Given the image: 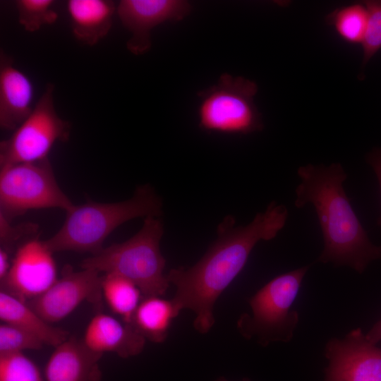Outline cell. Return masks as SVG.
Wrapping results in <instances>:
<instances>
[{"label": "cell", "instance_id": "6da1fadb", "mask_svg": "<svg viewBox=\"0 0 381 381\" xmlns=\"http://www.w3.org/2000/svg\"><path fill=\"white\" fill-rule=\"evenodd\" d=\"M287 208L271 202L244 226H236L228 216L217 227V237L205 254L193 266L171 269L167 274L176 287L171 299L177 309L193 310L194 328L207 333L214 324V306L222 292L246 265L255 246L275 238L288 219Z\"/></svg>", "mask_w": 381, "mask_h": 381}, {"label": "cell", "instance_id": "7a4b0ae2", "mask_svg": "<svg viewBox=\"0 0 381 381\" xmlns=\"http://www.w3.org/2000/svg\"><path fill=\"white\" fill-rule=\"evenodd\" d=\"M301 179L294 205L310 204L315 210L324 240L316 262L347 266L363 273L374 260H381V246L373 244L345 193L347 174L341 164H308L298 168Z\"/></svg>", "mask_w": 381, "mask_h": 381}, {"label": "cell", "instance_id": "3957f363", "mask_svg": "<svg viewBox=\"0 0 381 381\" xmlns=\"http://www.w3.org/2000/svg\"><path fill=\"white\" fill-rule=\"evenodd\" d=\"M162 201L150 185H143L133 196L116 202L88 201L66 212L60 229L44 241L54 253L61 251H100L108 236L123 223L139 217H160Z\"/></svg>", "mask_w": 381, "mask_h": 381}, {"label": "cell", "instance_id": "277c9868", "mask_svg": "<svg viewBox=\"0 0 381 381\" xmlns=\"http://www.w3.org/2000/svg\"><path fill=\"white\" fill-rule=\"evenodd\" d=\"M164 224L159 217L145 218L140 229L128 240L103 248L80 263L81 268L113 273L133 282L143 296H162L170 283L160 250Z\"/></svg>", "mask_w": 381, "mask_h": 381}, {"label": "cell", "instance_id": "5b68a950", "mask_svg": "<svg viewBox=\"0 0 381 381\" xmlns=\"http://www.w3.org/2000/svg\"><path fill=\"white\" fill-rule=\"evenodd\" d=\"M309 267L303 266L275 277L249 298L251 313L241 315L237 322L243 337L255 339L263 346L292 339L299 314L291 306Z\"/></svg>", "mask_w": 381, "mask_h": 381}, {"label": "cell", "instance_id": "8992f818", "mask_svg": "<svg viewBox=\"0 0 381 381\" xmlns=\"http://www.w3.org/2000/svg\"><path fill=\"white\" fill-rule=\"evenodd\" d=\"M257 84L223 73L217 83L198 92V127L208 133L246 135L263 128L254 97Z\"/></svg>", "mask_w": 381, "mask_h": 381}, {"label": "cell", "instance_id": "52a82bcc", "mask_svg": "<svg viewBox=\"0 0 381 381\" xmlns=\"http://www.w3.org/2000/svg\"><path fill=\"white\" fill-rule=\"evenodd\" d=\"M74 206L59 187L48 158L1 167L0 214L8 220L30 210L58 208L67 212Z\"/></svg>", "mask_w": 381, "mask_h": 381}, {"label": "cell", "instance_id": "ba28073f", "mask_svg": "<svg viewBox=\"0 0 381 381\" xmlns=\"http://www.w3.org/2000/svg\"><path fill=\"white\" fill-rule=\"evenodd\" d=\"M54 90L48 83L28 117L1 142V167L47 159L56 142L69 138L71 126L56 112Z\"/></svg>", "mask_w": 381, "mask_h": 381}, {"label": "cell", "instance_id": "9c48e42d", "mask_svg": "<svg viewBox=\"0 0 381 381\" xmlns=\"http://www.w3.org/2000/svg\"><path fill=\"white\" fill-rule=\"evenodd\" d=\"M101 281L97 271L83 268L75 271L66 265L61 277L44 293L26 303L47 322H57L84 301L100 307Z\"/></svg>", "mask_w": 381, "mask_h": 381}, {"label": "cell", "instance_id": "30bf717a", "mask_svg": "<svg viewBox=\"0 0 381 381\" xmlns=\"http://www.w3.org/2000/svg\"><path fill=\"white\" fill-rule=\"evenodd\" d=\"M325 355L329 365L324 381H381V349L361 328L329 340Z\"/></svg>", "mask_w": 381, "mask_h": 381}, {"label": "cell", "instance_id": "8fae6325", "mask_svg": "<svg viewBox=\"0 0 381 381\" xmlns=\"http://www.w3.org/2000/svg\"><path fill=\"white\" fill-rule=\"evenodd\" d=\"M53 253L44 241L31 239L16 252L1 291L28 302L44 293L58 279Z\"/></svg>", "mask_w": 381, "mask_h": 381}, {"label": "cell", "instance_id": "7c38bea8", "mask_svg": "<svg viewBox=\"0 0 381 381\" xmlns=\"http://www.w3.org/2000/svg\"><path fill=\"white\" fill-rule=\"evenodd\" d=\"M190 4L181 0H121L116 14L131 33L127 49L134 55L147 53L152 47L151 32L167 21H179L190 11Z\"/></svg>", "mask_w": 381, "mask_h": 381}, {"label": "cell", "instance_id": "4fadbf2b", "mask_svg": "<svg viewBox=\"0 0 381 381\" xmlns=\"http://www.w3.org/2000/svg\"><path fill=\"white\" fill-rule=\"evenodd\" d=\"M34 88L29 78L15 65L11 56L0 53V126L16 129L31 114Z\"/></svg>", "mask_w": 381, "mask_h": 381}, {"label": "cell", "instance_id": "5bb4252c", "mask_svg": "<svg viewBox=\"0 0 381 381\" xmlns=\"http://www.w3.org/2000/svg\"><path fill=\"white\" fill-rule=\"evenodd\" d=\"M145 339L130 324L102 313H98L87 324L83 341L94 352L116 353L127 358L140 354Z\"/></svg>", "mask_w": 381, "mask_h": 381}, {"label": "cell", "instance_id": "9a60e30c", "mask_svg": "<svg viewBox=\"0 0 381 381\" xmlns=\"http://www.w3.org/2000/svg\"><path fill=\"white\" fill-rule=\"evenodd\" d=\"M102 354L88 349L83 340L69 337L55 347L44 369L46 381H100Z\"/></svg>", "mask_w": 381, "mask_h": 381}, {"label": "cell", "instance_id": "2e32d148", "mask_svg": "<svg viewBox=\"0 0 381 381\" xmlns=\"http://www.w3.org/2000/svg\"><path fill=\"white\" fill-rule=\"evenodd\" d=\"M66 8L74 37L89 46L109 32L116 5L111 0H68Z\"/></svg>", "mask_w": 381, "mask_h": 381}, {"label": "cell", "instance_id": "e0dca14e", "mask_svg": "<svg viewBox=\"0 0 381 381\" xmlns=\"http://www.w3.org/2000/svg\"><path fill=\"white\" fill-rule=\"evenodd\" d=\"M0 319L2 322L18 327L40 339L44 344L56 347L69 337L68 331L53 327L26 302L0 292Z\"/></svg>", "mask_w": 381, "mask_h": 381}, {"label": "cell", "instance_id": "ac0fdd59", "mask_svg": "<svg viewBox=\"0 0 381 381\" xmlns=\"http://www.w3.org/2000/svg\"><path fill=\"white\" fill-rule=\"evenodd\" d=\"M179 313L172 300L159 296H143L133 315L132 325L145 339L162 343Z\"/></svg>", "mask_w": 381, "mask_h": 381}, {"label": "cell", "instance_id": "d6986e66", "mask_svg": "<svg viewBox=\"0 0 381 381\" xmlns=\"http://www.w3.org/2000/svg\"><path fill=\"white\" fill-rule=\"evenodd\" d=\"M102 298L111 310L121 320L132 325L135 312L143 295L140 289L129 279L113 273H105L102 277Z\"/></svg>", "mask_w": 381, "mask_h": 381}, {"label": "cell", "instance_id": "ffe728a7", "mask_svg": "<svg viewBox=\"0 0 381 381\" xmlns=\"http://www.w3.org/2000/svg\"><path fill=\"white\" fill-rule=\"evenodd\" d=\"M326 21L344 42L361 44L367 28V8L363 3L339 8L327 15Z\"/></svg>", "mask_w": 381, "mask_h": 381}, {"label": "cell", "instance_id": "44dd1931", "mask_svg": "<svg viewBox=\"0 0 381 381\" xmlns=\"http://www.w3.org/2000/svg\"><path fill=\"white\" fill-rule=\"evenodd\" d=\"M54 4L53 0L16 1L19 23L26 31L33 32L55 23L58 13L53 8Z\"/></svg>", "mask_w": 381, "mask_h": 381}, {"label": "cell", "instance_id": "7402d4cb", "mask_svg": "<svg viewBox=\"0 0 381 381\" xmlns=\"http://www.w3.org/2000/svg\"><path fill=\"white\" fill-rule=\"evenodd\" d=\"M0 381H42L35 363L23 353L0 354Z\"/></svg>", "mask_w": 381, "mask_h": 381}, {"label": "cell", "instance_id": "603a6c76", "mask_svg": "<svg viewBox=\"0 0 381 381\" xmlns=\"http://www.w3.org/2000/svg\"><path fill=\"white\" fill-rule=\"evenodd\" d=\"M43 345L40 339L18 327L6 322L0 325V354L39 350Z\"/></svg>", "mask_w": 381, "mask_h": 381}, {"label": "cell", "instance_id": "cb8c5ba5", "mask_svg": "<svg viewBox=\"0 0 381 381\" xmlns=\"http://www.w3.org/2000/svg\"><path fill=\"white\" fill-rule=\"evenodd\" d=\"M363 4L368 11V23L361 44L363 66L381 49V0L365 1Z\"/></svg>", "mask_w": 381, "mask_h": 381}, {"label": "cell", "instance_id": "d4e9b609", "mask_svg": "<svg viewBox=\"0 0 381 381\" xmlns=\"http://www.w3.org/2000/svg\"><path fill=\"white\" fill-rule=\"evenodd\" d=\"M37 226L33 223H22L13 226L10 220L0 214L1 248L8 252L19 240L37 233Z\"/></svg>", "mask_w": 381, "mask_h": 381}, {"label": "cell", "instance_id": "484cf974", "mask_svg": "<svg viewBox=\"0 0 381 381\" xmlns=\"http://www.w3.org/2000/svg\"><path fill=\"white\" fill-rule=\"evenodd\" d=\"M366 160L377 176L381 193V148H376L371 151L368 155ZM377 225L381 228V214L377 219Z\"/></svg>", "mask_w": 381, "mask_h": 381}, {"label": "cell", "instance_id": "4316f807", "mask_svg": "<svg viewBox=\"0 0 381 381\" xmlns=\"http://www.w3.org/2000/svg\"><path fill=\"white\" fill-rule=\"evenodd\" d=\"M11 262L9 261L8 252L6 250L0 249V280L3 279L7 274Z\"/></svg>", "mask_w": 381, "mask_h": 381}, {"label": "cell", "instance_id": "83f0119b", "mask_svg": "<svg viewBox=\"0 0 381 381\" xmlns=\"http://www.w3.org/2000/svg\"><path fill=\"white\" fill-rule=\"evenodd\" d=\"M365 337L370 343L375 345L381 341V319L374 324Z\"/></svg>", "mask_w": 381, "mask_h": 381}, {"label": "cell", "instance_id": "f1b7e54d", "mask_svg": "<svg viewBox=\"0 0 381 381\" xmlns=\"http://www.w3.org/2000/svg\"><path fill=\"white\" fill-rule=\"evenodd\" d=\"M215 381H228L227 380L223 378V377H220L219 379H217ZM243 381H248V380L246 379H244L243 380Z\"/></svg>", "mask_w": 381, "mask_h": 381}]
</instances>
